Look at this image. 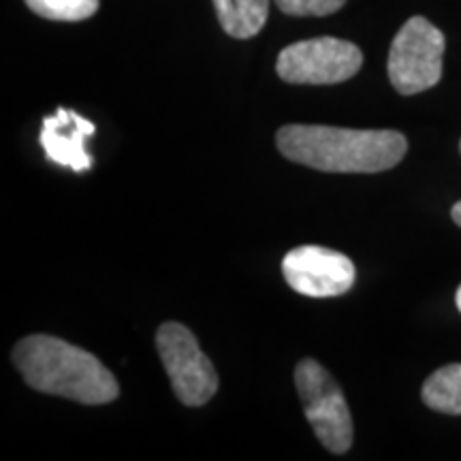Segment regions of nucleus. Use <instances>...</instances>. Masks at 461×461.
Returning <instances> with one entry per match:
<instances>
[{
	"label": "nucleus",
	"instance_id": "1",
	"mask_svg": "<svg viewBox=\"0 0 461 461\" xmlns=\"http://www.w3.org/2000/svg\"><path fill=\"white\" fill-rule=\"evenodd\" d=\"M282 157L327 173H380L408 152L397 131H355L321 124H286L276 135Z\"/></svg>",
	"mask_w": 461,
	"mask_h": 461
},
{
	"label": "nucleus",
	"instance_id": "2",
	"mask_svg": "<svg viewBox=\"0 0 461 461\" xmlns=\"http://www.w3.org/2000/svg\"><path fill=\"white\" fill-rule=\"evenodd\" d=\"M14 363L28 387L48 395L101 406L120 393L118 380L88 350L51 336H28L15 344Z\"/></svg>",
	"mask_w": 461,
	"mask_h": 461
},
{
	"label": "nucleus",
	"instance_id": "3",
	"mask_svg": "<svg viewBox=\"0 0 461 461\" xmlns=\"http://www.w3.org/2000/svg\"><path fill=\"white\" fill-rule=\"evenodd\" d=\"M445 34L425 20L414 15L400 28L389 50L387 71L393 88L403 96L419 95L440 82Z\"/></svg>",
	"mask_w": 461,
	"mask_h": 461
},
{
	"label": "nucleus",
	"instance_id": "4",
	"mask_svg": "<svg viewBox=\"0 0 461 461\" xmlns=\"http://www.w3.org/2000/svg\"><path fill=\"white\" fill-rule=\"evenodd\" d=\"M295 387L303 412L314 434L327 451L342 455L353 447V419L348 403L331 374L314 359H303L295 367Z\"/></svg>",
	"mask_w": 461,
	"mask_h": 461
},
{
	"label": "nucleus",
	"instance_id": "5",
	"mask_svg": "<svg viewBox=\"0 0 461 461\" xmlns=\"http://www.w3.org/2000/svg\"><path fill=\"white\" fill-rule=\"evenodd\" d=\"M157 350L171 380L173 393L184 406H203L216 395L218 374L188 327L180 322L160 325Z\"/></svg>",
	"mask_w": 461,
	"mask_h": 461
},
{
	"label": "nucleus",
	"instance_id": "6",
	"mask_svg": "<svg viewBox=\"0 0 461 461\" xmlns=\"http://www.w3.org/2000/svg\"><path fill=\"white\" fill-rule=\"evenodd\" d=\"M363 54L355 43L336 37L305 39L280 51L276 71L288 84L327 86L355 77Z\"/></svg>",
	"mask_w": 461,
	"mask_h": 461
},
{
	"label": "nucleus",
	"instance_id": "7",
	"mask_svg": "<svg viewBox=\"0 0 461 461\" xmlns=\"http://www.w3.org/2000/svg\"><path fill=\"white\" fill-rule=\"evenodd\" d=\"M282 274L293 291L314 299L344 295L355 285L353 261L322 246L293 248L282 261Z\"/></svg>",
	"mask_w": 461,
	"mask_h": 461
},
{
	"label": "nucleus",
	"instance_id": "8",
	"mask_svg": "<svg viewBox=\"0 0 461 461\" xmlns=\"http://www.w3.org/2000/svg\"><path fill=\"white\" fill-rule=\"evenodd\" d=\"M95 132L96 126L84 115L58 107L54 115L43 120L41 146L48 158L54 160L56 165L71 167L73 171L82 173L92 167L90 154L86 152V140Z\"/></svg>",
	"mask_w": 461,
	"mask_h": 461
},
{
	"label": "nucleus",
	"instance_id": "9",
	"mask_svg": "<svg viewBox=\"0 0 461 461\" xmlns=\"http://www.w3.org/2000/svg\"><path fill=\"white\" fill-rule=\"evenodd\" d=\"M218 22L233 39H250L261 32L269 15V0H214Z\"/></svg>",
	"mask_w": 461,
	"mask_h": 461
},
{
	"label": "nucleus",
	"instance_id": "10",
	"mask_svg": "<svg viewBox=\"0 0 461 461\" xmlns=\"http://www.w3.org/2000/svg\"><path fill=\"white\" fill-rule=\"evenodd\" d=\"M423 402L431 411L442 414H461V363L440 367L425 380Z\"/></svg>",
	"mask_w": 461,
	"mask_h": 461
},
{
	"label": "nucleus",
	"instance_id": "11",
	"mask_svg": "<svg viewBox=\"0 0 461 461\" xmlns=\"http://www.w3.org/2000/svg\"><path fill=\"white\" fill-rule=\"evenodd\" d=\"M32 14L54 22H82L99 11V0H24Z\"/></svg>",
	"mask_w": 461,
	"mask_h": 461
},
{
	"label": "nucleus",
	"instance_id": "12",
	"mask_svg": "<svg viewBox=\"0 0 461 461\" xmlns=\"http://www.w3.org/2000/svg\"><path fill=\"white\" fill-rule=\"evenodd\" d=\"M346 5V0H276V7L286 15L322 17L331 15Z\"/></svg>",
	"mask_w": 461,
	"mask_h": 461
},
{
	"label": "nucleus",
	"instance_id": "13",
	"mask_svg": "<svg viewBox=\"0 0 461 461\" xmlns=\"http://www.w3.org/2000/svg\"><path fill=\"white\" fill-rule=\"evenodd\" d=\"M451 216H453V221L457 222L459 227H461V201H459V203H455V205H453V212H451Z\"/></svg>",
	"mask_w": 461,
	"mask_h": 461
},
{
	"label": "nucleus",
	"instance_id": "14",
	"mask_svg": "<svg viewBox=\"0 0 461 461\" xmlns=\"http://www.w3.org/2000/svg\"><path fill=\"white\" fill-rule=\"evenodd\" d=\"M455 302H457V308H459V312H461V286H459V291H457V297H455Z\"/></svg>",
	"mask_w": 461,
	"mask_h": 461
},
{
	"label": "nucleus",
	"instance_id": "15",
	"mask_svg": "<svg viewBox=\"0 0 461 461\" xmlns=\"http://www.w3.org/2000/svg\"><path fill=\"white\" fill-rule=\"evenodd\" d=\"M459 149H461V143H459Z\"/></svg>",
	"mask_w": 461,
	"mask_h": 461
}]
</instances>
